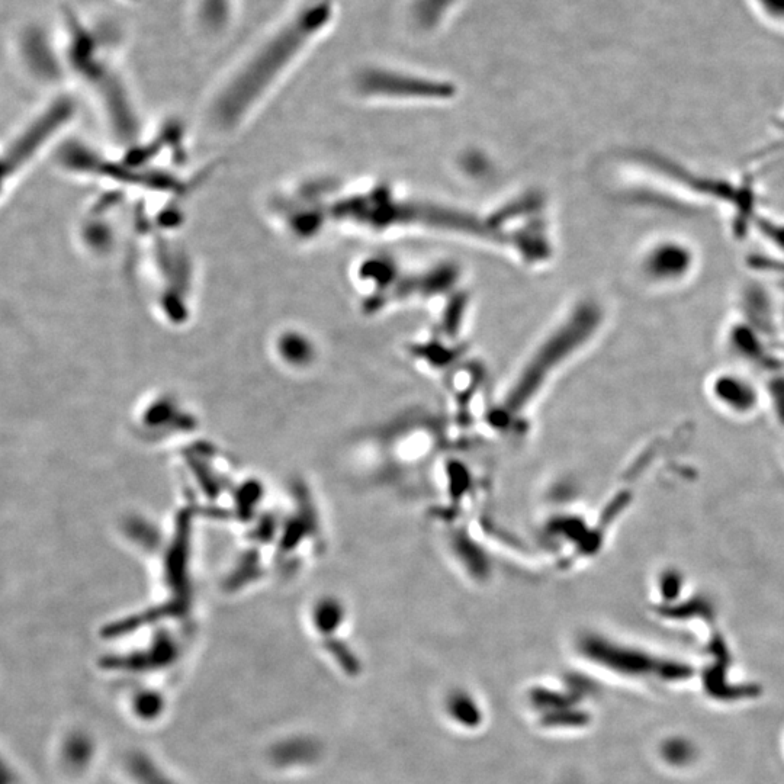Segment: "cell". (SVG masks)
Masks as SVG:
<instances>
[{
  "label": "cell",
  "instance_id": "obj_1",
  "mask_svg": "<svg viewBox=\"0 0 784 784\" xmlns=\"http://www.w3.org/2000/svg\"><path fill=\"white\" fill-rule=\"evenodd\" d=\"M330 12L332 6L327 0H311L272 34L221 93L215 105L218 121L233 125L244 117L292 61L316 40L329 21Z\"/></svg>",
  "mask_w": 784,
  "mask_h": 784
},
{
  "label": "cell",
  "instance_id": "obj_2",
  "mask_svg": "<svg viewBox=\"0 0 784 784\" xmlns=\"http://www.w3.org/2000/svg\"><path fill=\"white\" fill-rule=\"evenodd\" d=\"M713 390L719 403L724 404L728 410L737 411L735 414H747L757 403L753 388L741 379L725 377L718 381Z\"/></svg>",
  "mask_w": 784,
  "mask_h": 784
},
{
  "label": "cell",
  "instance_id": "obj_3",
  "mask_svg": "<svg viewBox=\"0 0 784 784\" xmlns=\"http://www.w3.org/2000/svg\"><path fill=\"white\" fill-rule=\"evenodd\" d=\"M14 771L0 758V784H16Z\"/></svg>",
  "mask_w": 784,
  "mask_h": 784
}]
</instances>
